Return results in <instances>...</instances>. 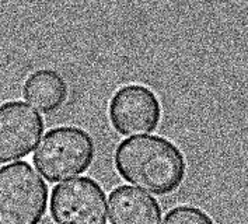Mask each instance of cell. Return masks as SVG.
<instances>
[{
    "label": "cell",
    "mask_w": 248,
    "mask_h": 224,
    "mask_svg": "<svg viewBox=\"0 0 248 224\" xmlns=\"http://www.w3.org/2000/svg\"><path fill=\"white\" fill-rule=\"evenodd\" d=\"M119 175L142 191L155 195L172 194L185 178L186 161L172 142L160 136H135L115 150Z\"/></svg>",
    "instance_id": "1"
},
{
    "label": "cell",
    "mask_w": 248,
    "mask_h": 224,
    "mask_svg": "<svg viewBox=\"0 0 248 224\" xmlns=\"http://www.w3.org/2000/svg\"><path fill=\"white\" fill-rule=\"evenodd\" d=\"M93 137L76 126H61L46 133L34 153V165L49 182L70 179L92 165Z\"/></svg>",
    "instance_id": "2"
},
{
    "label": "cell",
    "mask_w": 248,
    "mask_h": 224,
    "mask_svg": "<svg viewBox=\"0 0 248 224\" xmlns=\"http://www.w3.org/2000/svg\"><path fill=\"white\" fill-rule=\"evenodd\" d=\"M46 206L48 186L31 164L0 168V224H38Z\"/></svg>",
    "instance_id": "3"
},
{
    "label": "cell",
    "mask_w": 248,
    "mask_h": 224,
    "mask_svg": "<svg viewBox=\"0 0 248 224\" xmlns=\"http://www.w3.org/2000/svg\"><path fill=\"white\" fill-rule=\"evenodd\" d=\"M51 214L56 224H107V199L92 178H78L55 186Z\"/></svg>",
    "instance_id": "4"
},
{
    "label": "cell",
    "mask_w": 248,
    "mask_h": 224,
    "mask_svg": "<svg viewBox=\"0 0 248 224\" xmlns=\"http://www.w3.org/2000/svg\"><path fill=\"white\" fill-rule=\"evenodd\" d=\"M109 120L124 136H146L156 131L161 120L157 95L142 84H128L118 90L109 103Z\"/></svg>",
    "instance_id": "5"
},
{
    "label": "cell",
    "mask_w": 248,
    "mask_h": 224,
    "mask_svg": "<svg viewBox=\"0 0 248 224\" xmlns=\"http://www.w3.org/2000/svg\"><path fill=\"white\" fill-rule=\"evenodd\" d=\"M44 134V119L23 101L0 105V164L27 157Z\"/></svg>",
    "instance_id": "6"
},
{
    "label": "cell",
    "mask_w": 248,
    "mask_h": 224,
    "mask_svg": "<svg viewBox=\"0 0 248 224\" xmlns=\"http://www.w3.org/2000/svg\"><path fill=\"white\" fill-rule=\"evenodd\" d=\"M111 224H161V208L155 198L133 186H118L108 199Z\"/></svg>",
    "instance_id": "7"
},
{
    "label": "cell",
    "mask_w": 248,
    "mask_h": 224,
    "mask_svg": "<svg viewBox=\"0 0 248 224\" xmlns=\"http://www.w3.org/2000/svg\"><path fill=\"white\" fill-rule=\"evenodd\" d=\"M69 95L66 80L52 69H41L30 75L24 83V97L44 114L58 111Z\"/></svg>",
    "instance_id": "8"
},
{
    "label": "cell",
    "mask_w": 248,
    "mask_h": 224,
    "mask_svg": "<svg viewBox=\"0 0 248 224\" xmlns=\"http://www.w3.org/2000/svg\"><path fill=\"white\" fill-rule=\"evenodd\" d=\"M161 224H215L208 213L194 206H178L170 210Z\"/></svg>",
    "instance_id": "9"
}]
</instances>
